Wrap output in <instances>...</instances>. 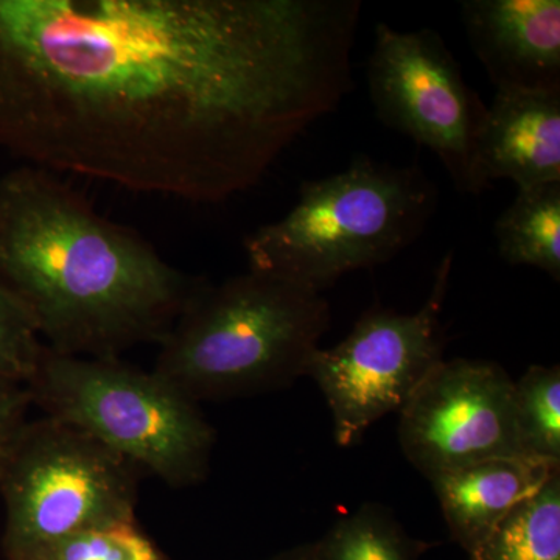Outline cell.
Listing matches in <instances>:
<instances>
[{"label": "cell", "instance_id": "15", "mask_svg": "<svg viewBox=\"0 0 560 560\" xmlns=\"http://www.w3.org/2000/svg\"><path fill=\"white\" fill-rule=\"evenodd\" d=\"M319 560H419L431 544L412 539L393 512L363 504L315 544Z\"/></svg>", "mask_w": 560, "mask_h": 560}, {"label": "cell", "instance_id": "20", "mask_svg": "<svg viewBox=\"0 0 560 560\" xmlns=\"http://www.w3.org/2000/svg\"><path fill=\"white\" fill-rule=\"evenodd\" d=\"M264 560H319L316 555L315 544L300 545V547L290 548L279 552V555L271 556V558Z\"/></svg>", "mask_w": 560, "mask_h": 560}, {"label": "cell", "instance_id": "4", "mask_svg": "<svg viewBox=\"0 0 560 560\" xmlns=\"http://www.w3.org/2000/svg\"><path fill=\"white\" fill-rule=\"evenodd\" d=\"M436 208V186L418 165L359 156L342 172L304 180L285 217L246 235L248 270L320 293L348 272L393 260Z\"/></svg>", "mask_w": 560, "mask_h": 560}, {"label": "cell", "instance_id": "13", "mask_svg": "<svg viewBox=\"0 0 560 560\" xmlns=\"http://www.w3.org/2000/svg\"><path fill=\"white\" fill-rule=\"evenodd\" d=\"M501 259L560 280V180L517 189L493 224Z\"/></svg>", "mask_w": 560, "mask_h": 560}, {"label": "cell", "instance_id": "21", "mask_svg": "<svg viewBox=\"0 0 560 560\" xmlns=\"http://www.w3.org/2000/svg\"><path fill=\"white\" fill-rule=\"evenodd\" d=\"M22 560H46V559L40 558V556H35V558H28V559H22Z\"/></svg>", "mask_w": 560, "mask_h": 560}, {"label": "cell", "instance_id": "18", "mask_svg": "<svg viewBox=\"0 0 560 560\" xmlns=\"http://www.w3.org/2000/svg\"><path fill=\"white\" fill-rule=\"evenodd\" d=\"M44 348L31 315L0 280V381L27 385Z\"/></svg>", "mask_w": 560, "mask_h": 560}, {"label": "cell", "instance_id": "3", "mask_svg": "<svg viewBox=\"0 0 560 560\" xmlns=\"http://www.w3.org/2000/svg\"><path fill=\"white\" fill-rule=\"evenodd\" d=\"M330 323L323 294L276 276L202 282L162 338L153 371L197 404L270 393L307 375Z\"/></svg>", "mask_w": 560, "mask_h": 560}, {"label": "cell", "instance_id": "2", "mask_svg": "<svg viewBox=\"0 0 560 560\" xmlns=\"http://www.w3.org/2000/svg\"><path fill=\"white\" fill-rule=\"evenodd\" d=\"M0 280L47 349L90 359L160 345L202 283L31 165L0 179Z\"/></svg>", "mask_w": 560, "mask_h": 560}, {"label": "cell", "instance_id": "19", "mask_svg": "<svg viewBox=\"0 0 560 560\" xmlns=\"http://www.w3.org/2000/svg\"><path fill=\"white\" fill-rule=\"evenodd\" d=\"M32 407L33 400L27 385L0 381V475L28 423V411Z\"/></svg>", "mask_w": 560, "mask_h": 560}, {"label": "cell", "instance_id": "11", "mask_svg": "<svg viewBox=\"0 0 560 560\" xmlns=\"http://www.w3.org/2000/svg\"><path fill=\"white\" fill-rule=\"evenodd\" d=\"M460 20L497 90L560 88L559 0H466Z\"/></svg>", "mask_w": 560, "mask_h": 560}, {"label": "cell", "instance_id": "16", "mask_svg": "<svg viewBox=\"0 0 560 560\" xmlns=\"http://www.w3.org/2000/svg\"><path fill=\"white\" fill-rule=\"evenodd\" d=\"M514 420L523 455L560 464L558 364H534L514 382Z\"/></svg>", "mask_w": 560, "mask_h": 560}, {"label": "cell", "instance_id": "12", "mask_svg": "<svg viewBox=\"0 0 560 560\" xmlns=\"http://www.w3.org/2000/svg\"><path fill=\"white\" fill-rule=\"evenodd\" d=\"M560 464L511 456L481 460L431 480L453 540L470 555Z\"/></svg>", "mask_w": 560, "mask_h": 560}, {"label": "cell", "instance_id": "1", "mask_svg": "<svg viewBox=\"0 0 560 560\" xmlns=\"http://www.w3.org/2000/svg\"><path fill=\"white\" fill-rule=\"evenodd\" d=\"M359 0H0V149L173 200L250 189L352 91Z\"/></svg>", "mask_w": 560, "mask_h": 560}, {"label": "cell", "instance_id": "5", "mask_svg": "<svg viewBox=\"0 0 560 560\" xmlns=\"http://www.w3.org/2000/svg\"><path fill=\"white\" fill-rule=\"evenodd\" d=\"M27 388L46 416L84 431L171 488L208 477L215 430L200 404L153 370L44 348Z\"/></svg>", "mask_w": 560, "mask_h": 560}, {"label": "cell", "instance_id": "9", "mask_svg": "<svg viewBox=\"0 0 560 560\" xmlns=\"http://www.w3.org/2000/svg\"><path fill=\"white\" fill-rule=\"evenodd\" d=\"M399 415L401 452L429 481L481 460L525 456L514 381L495 361L442 360Z\"/></svg>", "mask_w": 560, "mask_h": 560}, {"label": "cell", "instance_id": "8", "mask_svg": "<svg viewBox=\"0 0 560 560\" xmlns=\"http://www.w3.org/2000/svg\"><path fill=\"white\" fill-rule=\"evenodd\" d=\"M375 116L436 154L456 189L469 194L475 140L486 105L433 28L400 32L378 22L366 65Z\"/></svg>", "mask_w": 560, "mask_h": 560}, {"label": "cell", "instance_id": "6", "mask_svg": "<svg viewBox=\"0 0 560 560\" xmlns=\"http://www.w3.org/2000/svg\"><path fill=\"white\" fill-rule=\"evenodd\" d=\"M140 470L62 420H28L0 475L9 560L33 558L77 534L136 521Z\"/></svg>", "mask_w": 560, "mask_h": 560}, {"label": "cell", "instance_id": "10", "mask_svg": "<svg viewBox=\"0 0 560 560\" xmlns=\"http://www.w3.org/2000/svg\"><path fill=\"white\" fill-rule=\"evenodd\" d=\"M523 187L560 180V88L497 90L475 140L470 195L493 180Z\"/></svg>", "mask_w": 560, "mask_h": 560}, {"label": "cell", "instance_id": "14", "mask_svg": "<svg viewBox=\"0 0 560 560\" xmlns=\"http://www.w3.org/2000/svg\"><path fill=\"white\" fill-rule=\"evenodd\" d=\"M470 560H560V470L518 504Z\"/></svg>", "mask_w": 560, "mask_h": 560}, {"label": "cell", "instance_id": "7", "mask_svg": "<svg viewBox=\"0 0 560 560\" xmlns=\"http://www.w3.org/2000/svg\"><path fill=\"white\" fill-rule=\"evenodd\" d=\"M452 267L451 253L441 261L419 312L371 308L345 340L313 353L307 375L327 401L340 447L360 442L389 412H400L444 360L441 316Z\"/></svg>", "mask_w": 560, "mask_h": 560}, {"label": "cell", "instance_id": "17", "mask_svg": "<svg viewBox=\"0 0 560 560\" xmlns=\"http://www.w3.org/2000/svg\"><path fill=\"white\" fill-rule=\"evenodd\" d=\"M39 556L46 560H167L136 521L77 534Z\"/></svg>", "mask_w": 560, "mask_h": 560}]
</instances>
